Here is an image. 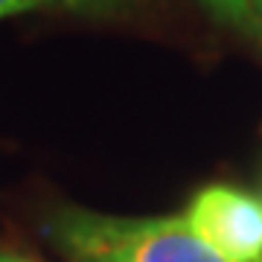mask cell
Returning a JSON list of instances; mask_svg holds the SVG:
<instances>
[{"mask_svg": "<svg viewBox=\"0 0 262 262\" xmlns=\"http://www.w3.org/2000/svg\"><path fill=\"white\" fill-rule=\"evenodd\" d=\"M47 233L70 262H230L184 215H108L61 207Z\"/></svg>", "mask_w": 262, "mask_h": 262, "instance_id": "1", "label": "cell"}, {"mask_svg": "<svg viewBox=\"0 0 262 262\" xmlns=\"http://www.w3.org/2000/svg\"><path fill=\"white\" fill-rule=\"evenodd\" d=\"M187 225L230 262H262V198L213 184L189 201Z\"/></svg>", "mask_w": 262, "mask_h": 262, "instance_id": "2", "label": "cell"}, {"mask_svg": "<svg viewBox=\"0 0 262 262\" xmlns=\"http://www.w3.org/2000/svg\"><path fill=\"white\" fill-rule=\"evenodd\" d=\"M140 0H0V20H9L15 15H29L41 9H61L91 18H114L134 9Z\"/></svg>", "mask_w": 262, "mask_h": 262, "instance_id": "3", "label": "cell"}, {"mask_svg": "<svg viewBox=\"0 0 262 262\" xmlns=\"http://www.w3.org/2000/svg\"><path fill=\"white\" fill-rule=\"evenodd\" d=\"M201 6L215 20L230 24V27L248 29L253 20V0H201Z\"/></svg>", "mask_w": 262, "mask_h": 262, "instance_id": "4", "label": "cell"}, {"mask_svg": "<svg viewBox=\"0 0 262 262\" xmlns=\"http://www.w3.org/2000/svg\"><path fill=\"white\" fill-rule=\"evenodd\" d=\"M0 262H35V259H29V256H24V253L3 251V248H0Z\"/></svg>", "mask_w": 262, "mask_h": 262, "instance_id": "5", "label": "cell"}, {"mask_svg": "<svg viewBox=\"0 0 262 262\" xmlns=\"http://www.w3.org/2000/svg\"><path fill=\"white\" fill-rule=\"evenodd\" d=\"M248 32H251V35H256V41L262 44V15H253V20H251V27H248Z\"/></svg>", "mask_w": 262, "mask_h": 262, "instance_id": "6", "label": "cell"}, {"mask_svg": "<svg viewBox=\"0 0 262 262\" xmlns=\"http://www.w3.org/2000/svg\"><path fill=\"white\" fill-rule=\"evenodd\" d=\"M253 15H262V0H253Z\"/></svg>", "mask_w": 262, "mask_h": 262, "instance_id": "7", "label": "cell"}]
</instances>
